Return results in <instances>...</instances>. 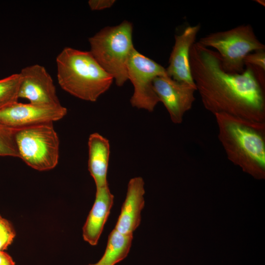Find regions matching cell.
<instances>
[{
    "label": "cell",
    "mask_w": 265,
    "mask_h": 265,
    "mask_svg": "<svg viewBox=\"0 0 265 265\" xmlns=\"http://www.w3.org/2000/svg\"><path fill=\"white\" fill-rule=\"evenodd\" d=\"M190 70L205 108L212 114H226L265 122V92L252 71L240 74L224 71L218 53L197 42L189 53Z\"/></svg>",
    "instance_id": "1"
},
{
    "label": "cell",
    "mask_w": 265,
    "mask_h": 265,
    "mask_svg": "<svg viewBox=\"0 0 265 265\" xmlns=\"http://www.w3.org/2000/svg\"><path fill=\"white\" fill-rule=\"evenodd\" d=\"M218 137L227 158L257 180L265 178V122L214 115Z\"/></svg>",
    "instance_id": "2"
},
{
    "label": "cell",
    "mask_w": 265,
    "mask_h": 265,
    "mask_svg": "<svg viewBox=\"0 0 265 265\" xmlns=\"http://www.w3.org/2000/svg\"><path fill=\"white\" fill-rule=\"evenodd\" d=\"M56 63L59 86L84 101H96L114 80L90 52L65 47L57 55Z\"/></svg>",
    "instance_id": "3"
},
{
    "label": "cell",
    "mask_w": 265,
    "mask_h": 265,
    "mask_svg": "<svg viewBox=\"0 0 265 265\" xmlns=\"http://www.w3.org/2000/svg\"><path fill=\"white\" fill-rule=\"evenodd\" d=\"M132 30V24L124 21L117 26L106 27L89 38V52L119 86L128 80L127 64L134 48Z\"/></svg>",
    "instance_id": "4"
},
{
    "label": "cell",
    "mask_w": 265,
    "mask_h": 265,
    "mask_svg": "<svg viewBox=\"0 0 265 265\" xmlns=\"http://www.w3.org/2000/svg\"><path fill=\"white\" fill-rule=\"evenodd\" d=\"M197 42L206 48L216 49L224 71L234 74L244 71L243 61L247 54L265 50V45L258 39L252 26L248 24L210 33Z\"/></svg>",
    "instance_id": "5"
},
{
    "label": "cell",
    "mask_w": 265,
    "mask_h": 265,
    "mask_svg": "<svg viewBox=\"0 0 265 265\" xmlns=\"http://www.w3.org/2000/svg\"><path fill=\"white\" fill-rule=\"evenodd\" d=\"M15 141L19 158L31 168L48 171L58 164L59 139L53 123L17 130Z\"/></svg>",
    "instance_id": "6"
},
{
    "label": "cell",
    "mask_w": 265,
    "mask_h": 265,
    "mask_svg": "<svg viewBox=\"0 0 265 265\" xmlns=\"http://www.w3.org/2000/svg\"><path fill=\"white\" fill-rule=\"evenodd\" d=\"M127 75L134 87L130 100L132 106L153 111L159 102L154 90L153 81L158 76L167 75L165 68L134 48L127 64Z\"/></svg>",
    "instance_id": "7"
},
{
    "label": "cell",
    "mask_w": 265,
    "mask_h": 265,
    "mask_svg": "<svg viewBox=\"0 0 265 265\" xmlns=\"http://www.w3.org/2000/svg\"><path fill=\"white\" fill-rule=\"evenodd\" d=\"M19 73V98L26 99L29 103L41 107L62 106L53 81L44 66L39 64L27 66Z\"/></svg>",
    "instance_id": "8"
},
{
    "label": "cell",
    "mask_w": 265,
    "mask_h": 265,
    "mask_svg": "<svg viewBox=\"0 0 265 265\" xmlns=\"http://www.w3.org/2000/svg\"><path fill=\"white\" fill-rule=\"evenodd\" d=\"M153 85L172 122L176 124L181 123L184 115L191 108L195 101L196 86L177 81L168 75L155 78Z\"/></svg>",
    "instance_id": "9"
},
{
    "label": "cell",
    "mask_w": 265,
    "mask_h": 265,
    "mask_svg": "<svg viewBox=\"0 0 265 265\" xmlns=\"http://www.w3.org/2000/svg\"><path fill=\"white\" fill-rule=\"evenodd\" d=\"M67 109L63 106L41 107L19 102L0 110V123L15 130L53 123L62 119Z\"/></svg>",
    "instance_id": "10"
},
{
    "label": "cell",
    "mask_w": 265,
    "mask_h": 265,
    "mask_svg": "<svg viewBox=\"0 0 265 265\" xmlns=\"http://www.w3.org/2000/svg\"><path fill=\"white\" fill-rule=\"evenodd\" d=\"M201 27L200 24L188 26L181 34L175 36L168 66L165 69L167 75L173 80L195 85L191 73L189 53Z\"/></svg>",
    "instance_id": "11"
},
{
    "label": "cell",
    "mask_w": 265,
    "mask_h": 265,
    "mask_svg": "<svg viewBox=\"0 0 265 265\" xmlns=\"http://www.w3.org/2000/svg\"><path fill=\"white\" fill-rule=\"evenodd\" d=\"M144 194L143 179L141 177L131 179L115 229L123 234H133L141 222V212L145 203Z\"/></svg>",
    "instance_id": "12"
},
{
    "label": "cell",
    "mask_w": 265,
    "mask_h": 265,
    "mask_svg": "<svg viewBox=\"0 0 265 265\" xmlns=\"http://www.w3.org/2000/svg\"><path fill=\"white\" fill-rule=\"evenodd\" d=\"M114 196L108 186L96 188L93 206L82 228L83 239L96 245L102 233L113 203Z\"/></svg>",
    "instance_id": "13"
},
{
    "label": "cell",
    "mask_w": 265,
    "mask_h": 265,
    "mask_svg": "<svg viewBox=\"0 0 265 265\" xmlns=\"http://www.w3.org/2000/svg\"><path fill=\"white\" fill-rule=\"evenodd\" d=\"M88 169L96 188L108 185L107 173L110 155L108 140L97 132L89 135L88 141Z\"/></svg>",
    "instance_id": "14"
},
{
    "label": "cell",
    "mask_w": 265,
    "mask_h": 265,
    "mask_svg": "<svg viewBox=\"0 0 265 265\" xmlns=\"http://www.w3.org/2000/svg\"><path fill=\"white\" fill-rule=\"evenodd\" d=\"M133 234H126L115 228L110 233L105 253L97 263L99 265H115L129 253Z\"/></svg>",
    "instance_id": "15"
},
{
    "label": "cell",
    "mask_w": 265,
    "mask_h": 265,
    "mask_svg": "<svg viewBox=\"0 0 265 265\" xmlns=\"http://www.w3.org/2000/svg\"><path fill=\"white\" fill-rule=\"evenodd\" d=\"M20 81L19 73L0 80V110L18 102Z\"/></svg>",
    "instance_id": "16"
},
{
    "label": "cell",
    "mask_w": 265,
    "mask_h": 265,
    "mask_svg": "<svg viewBox=\"0 0 265 265\" xmlns=\"http://www.w3.org/2000/svg\"><path fill=\"white\" fill-rule=\"evenodd\" d=\"M245 67L250 68L262 87L265 86V50L252 52L244 59Z\"/></svg>",
    "instance_id": "17"
},
{
    "label": "cell",
    "mask_w": 265,
    "mask_h": 265,
    "mask_svg": "<svg viewBox=\"0 0 265 265\" xmlns=\"http://www.w3.org/2000/svg\"><path fill=\"white\" fill-rule=\"evenodd\" d=\"M16 130L0 123V157L19 158L15 141Z\"/></svg>",
    "instance_id": "18"
},
{
    "label": "cell",
    "mask_w": 265,
    "mask_h": 265,
    "mask_svg": "<svg viewBox=\"0 0 265 265\" xmlns=\"http://www.w3.org/2000/svg\"><path fill=\"white\" fill-rule=\"evenodd\" d=\"M16 236L12 224L0 214V250L4 251L12 243Z\"/></svg>",
    "instance_id": "19"
},
{
    "label": "cell",
    "mask_w": 265,
    "mask_h": 265,
    "mask_svg": "<svg viewBox=\"0 0 265 265\" xmlns=\"http://www.w3.org/2000/svg\"><path fill=\"white\" fill-rule=\"evenodd\" d=\"M114 0H90L88 3L92 10H101L111 7L115 3Z\"/></svg>",
    "instance_id": "20"
},
{
    "label": "cell",
    "mask_w": 265,
    "mask_h": 265,
    "mask_svg": "<svg viewBox=\"0 0 265 265\" xmlns=\"http://www.w3.org/2000/svg\"><path fill=\"white\" fill-rule=\"evenodd\" d=\"M0 265H15V263L8 254L0 250Z\"/></svg>",
    "instance_id": "21"
},
{
    "label": "cell",
    "mask_w": 265,
    "mask_h": 265,
    "mask_svg": "<svg viewBox=\"0 0 265 265\" xmlns=\"http://www.w3.org/2000/svg\"><path fill=\"white\" fill-rule=\"evenodd\" d=\"M256 1H258L257 2L259 3H261L262 5H264L265 6V2H263V0H256Z\"/></svg>",
    "instance_id": "22"
},
{
    "label": "cell",
    "mask_w": 265,
    "mask_h": 265,
    "mask_svg": "<svg viewBox=\"0 0 265 265\" xmlns=\"http://www.w3.org/2000/svg\"><path fill=\"white\" fill-rule=\"evenodd\" d=\"M99 265L97 263H96V264H89V265Z\"/></svg>",
    "instance_id": "23"
}]
</instances>
